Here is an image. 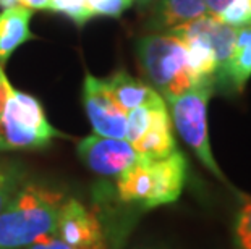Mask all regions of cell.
Listing matches in <instances>:
<instances>
[{"mask_svg":"<svg viewBox=\"0 0 251 249\" xmlns=\"http://www.w3.org/2000/svg\"><path fill=\"white\" fill-rule=\"evenodd\" d=\"M65 199L55 189L23 184L0 214V249H23L52 235Z\"/></svg>","mask_w":251,"mask_h":249,"instance_id":"1","label":"cell"},{"mask_svg":"<svg viewBox=\"0 0 251 249\" xmlns=\"http://www.w3.org/2000/svg\"><path fill=\"white\" fill-rule=\"evenodd\" d=\"M136 54L143 73L165 102L195 84L186 63L185 44L174 34L146 36L138 42Z\"/></svg>","mask_w":251,"mask_h":249,"instance_id":"2","label":"cell"},{"mask_svg":"<svg viewBox=\"0 0 251 249\" xmlns=\"http://www.w3.org/2000/svg\"><path fill=\"white\" fill-rule=\"evenodd\" d=\"M214 92V78H202L196 81L188 91L165 104H169L170 120L181 139L193 149L196 157L207 170L222 183L228 184L226 175L219 168L214 154H212L209 130H207V105Z\"/></svg>","mask_w":251,"mask_h":249,"instance_id":"3","label":"cell"},{"mask_svg":"<svg viewBox=\"0 0 251 249\" xmlns=\"http://www.w3.org/2000/svg\"><path fill=\"white\" fill-rule=\"evenodd\" d=\"M54 137L65 135L49 123L39 100L12 88L0 118V151L41 149Z\"/></svg>","mask_w":251,"mask_h":249,"instance_id":"4","label":"cell"},{"mask_svg":"<svg viewBox=\"0 0 251 249\" xmlns=\"http://www.w3.org/2000/svg\"><path fill=\"white\" fill-rule=\"evenodd\" d=\"M78 157L91 172L102 177H119L140 157L126 139L91 135L76 146Z\"/></svg>","mask_w":251,"mask_h":249,"instance_id":"5","label":"cell"},{"mask_svg":"<svg viewBox=\"0 0 251 249\" xmlns=\"http://www.w3.org/2000/svg\"><path fill=\"white\" fill-rule=\"evenodd\" d=\"M83 105L94 135L125 139L126 113L110 96L104 79L86 75L83 84Z\"/></svg>","mask_w":251,"mask_h":249,"instance_id":"6","label":"cell"},{"mask_svg":"<svg viewBox=\"0 0 251 249\" xmlns=\"http://www.w3.org/2000/svg\"><path fill=\"white\" fill-rule=\"evenodd\" d=\"M52 235L73 246L94 245L109 236L99 215L76 199H65L62 204Z\"/></svg>","mask_w":251,"mask_h":249,"instance_id":"7","label":"cell"},{"mask_svg":"<svg viewBox=\"0 0 251 249\" xmlns=\"http://www.w3.org/2000/svg\"><path fill=\"white\" fill-rule=\"evenodd\" d=\"M138 156L146 158H164L177 151V142H175L174 131H172V120L167 110L165 100L154 104L151 110V118L135 144H131Z\"/></svg>","mask_w":251,"mask_h":249,"instance_id":"8","label":"cell"},{"mask_svg":"<svg viewBox=\"0 0 251 249\" xmlns=\"http://www.w3.org/2000/svg\"><path fill=\"white\" fill-rule=\"evenodd\" d=\"M154 189L148 209L175 203L185 186L186 158L178 149L164 158L152 160Z\"/></svg>","mask_w":251,"mask_h":249,"instance_id":"9","label":"cell"},{"mask_svg":"<svg viewBox=\"0 0 251 249\" xmlns=\"http://www.w3.org/2000/svg\"><path fill=\"white\" fill-rule=\"evenodd\" d=\"M152 189V158L140 156L135 163L117 177V196L122 203L138 204L141 209H148Z\"/></svg>","mask_w":251,"mask_h":249,"instance_id":"10","label":"cell"},{"mask_svg":"<svg viewBox=\"0 0 251 249\" xmlns=\"http://www.w3.org/2000/svg\"><path fill=\"white\" fill-rule=\"evenodd\" d=\"M33 13L34 10L26 8L23 5L3 8L0 12V65L2 67L20 45L36 38L29 29Z\"/></svg>","mask_w":251,"mask_h":249,"instance_id":"11","label":"cell"},{"mask_svg":"<svg viewBox=\"0 0 251 249\" xmlns=\"http://www.w3.org/2000/svg\"><path fill=\"white\" fill-rule=\"evenodd\" d=\"M204 15H209L204 0H159L154 5V15L149 21V28L167 33Z\"/></svg>","mask_w":251,"mask_h":249,"instance_id":"12","label":"cell"},{"mask_svg":"<svg viewBox=\"0 0 251 249\" xmlns=\"http://www.w3.org/2000/svg\"><path fill=\"white\" fill-rule=\"evenodd\" d=\"M104 81L110 96L125 112H130L133 109L151 104L162 97L152 86L133 78L124 70L114 73L109 79H104Z\"/></svg>","mask_w":251,"mask_h":249,"instance_id":"13","label":"cell"},{"mask_svg":"<svg viewBox=\"0 0 251 249\" xmlns=\"http://www.w3.org/2000/svg\"><path fill=\"white\" fill-rule=\"evenodd\" d=\"M251 78V47L235 45L228 65V91L243 92L245 84Z\"/></svg>","mask_w":251,"mask_h":249,"instance_id":"14","label":"cell"},{"mask_svg":"<svg viewBox=\"0 0 251 249\" xmlns=\"http://www.w3.org/2000/svg\"><path fill=\"white\" fill-rule=\"evenodd\" d=\"M25 172L18 163L2 162L0 163V214L15 198L18 189L23 186Z\"/></svg>","mask_w":251,"mask_h":249,"instance_id":"15","label":"cell"},{"mask_svg":"<svg viewBox=\"0 0 251 249\" xmlns=\"http://www.w3.org/2000/svg\"><path fill=\"white\" fill-rule=\"evenodd\" d=\"M125 235L126 233H120L119 236L112 235L98 243H94V245H86V246H73V245H68L65 241L58 240L55 235H47V236H42L41 240L34 241L33 245H29L26 249H119L122 238Z\"/></svg>","mask_w":251,"mask_h":249,"instance_id":"16","label":"cell"},{"mask_svg":"<svg viewBox=\"0 0 251 249\" xmlns=\"http://www.w3.org/2000/svg\"><path fill=\"white\" fill-rule=\"evenodd\" d=\"M217 18L233 28H242V26L251 24V0H232Z\"/></svg>","mask_w":251,"mask_h":249,"instance_id":"17","label":"cell"},{"mask_svg":"<svg viewBox=\"0 0 251 249\" xmlns=\"http://www.w3.org/2000/svg\"><path fill=\"white\" fill-rule=\"evenodd\" d=\"M235 241L238 249H251V198H245V204L237 214Z\"/></svg>","mask_w":251,"mask_h":249,"instance_id":"18","label":"cell"},{"mask_svg":"<svg viewBox=\"0 0 251 249\" xmlns=\"http://www.w3.org/2000/svg\"><path fill=\"white\" fill-rule=\"evenodd\" d=\"M52 12L67 15L76 24H84L93 18L84 0H52Z\"/></svg>","mask_w":251,"mask_h":249,"instance_id":"19","label":"cell"},{"mask_svg":"<svg viewBox=\"0 0 251 249\" xmlns=\"http://www.w3.org/2000/svg\"><path fill=\"white\" fill-rule=\"evenodd\" d=\"M133 5V0H96L89 7L91 17H112L119 18Z\"/></svg>","mask_w":251,"mask_h":249,"instance_id":"20","label":"cell"},{"mask_svg":"<svg viewBox=\"0 0 251 249\" xmlns=\"http://www.w3.org/2000/svg\"><path fill=\"white\" fill-rule=\"evenodd\" d=\"M12 84L5 76V73L2 70V65H0V118H2V113H3V109H5V104H7V99H8V94L12 91Z\"/></svg>","mask_w":251,"mask_h":249,"instance_id":"21","label":"cell"},{"mask_svg":"<svg viewBox=\"0 0 251 249\" xmlns=\"http://www.w3.org/2000/svg\"><path fill=\"white\" fill-rule=\"evenodd\" d=\"M20 5L29 10H44V12H52V0H18Z\"/></svg>","mask_w":251,"mask_h":249,"instance_id":"22","label":"cell"},{"mask_svg":"<svg viewBox=\"0 0 251 249\" xmlns=\"http://www.w3.org/2000/svg\"><path fill=\"white\" fill-rule=\"evenodd\" d=\"M230 2L232 0H204V3L207 7V13L212 15V17H217Z\"/></svg>","mask_w":251,"mask_h":249,"instance_id":"23","label":"cell"},{"mask_svg":"<svg viewBox=\"0 0 251 249\" xmlns=\"http://www.w3.org/2000/svg\"><path fill=\"white\" fill-rule=\"evenodd\" d=\"M133 2H136L140 7H144V8H148V7H154L159 0H133Z\"/></svg>","mask_w":251,"mask_h":249,"instance_id":"24","label":"cell"},{"mask_svg":"<svg viewBox=\"0 0 251 249\" xmlns=\"http://www.w3.org/2000/svg\"><path fill=\"white\" fill-rule=\"evenodd\" d=\"M18 0H0V7L2 8H12V7H17Z\"/></svg>","mask_w":251,"mask_h":249,"instance_id":"25","label":"cell"}]
</instances>
